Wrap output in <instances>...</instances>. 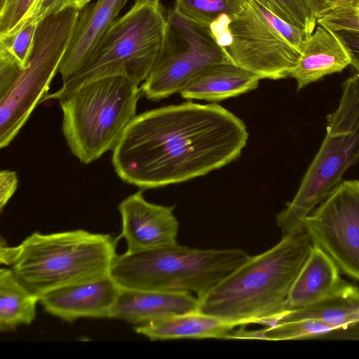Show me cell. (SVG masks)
I'll return each mask as SVG.
<instances>
[{
    "mask_svg": "<svg viewBox=\"0 0 359 359\" xmlns=\"http://www.w3.org/2000/svg\"><path fill=\"white\" fill-rule=\"evenodd\" d=\"M248 139L245 123L224 107L187 101L137 115L114 149L111 161L125 182L154 189L229 164Z\"/></svg>",
    "mask_w": 359,
    "mask_h": 359,
    "instance_id": "6da1fadb",
    "label": "cell"
},
{
    "mask_svg": "<svg viewBox=\"0 0 359 359\" xmlns=\"http://www.w3.org/2000/svg\"><path fill=\"white\" fill-rule=\"evenodd\" d=\"M313 245L303 229L283 235L277 244L250 256L198 299V310L241 326L276 324Z\"/></svg>",
    "mask_w": 359,
    "mask_h": 359,
    "instance_id": "7a4b0ae2",
    "label": "cell"
},
{
    "mask_svg": "<svg viewBox=\"0 0 359 359\" xmlns=\"http://www.w3.org/2000/svg\"><path fill=\"white\" fill-rule=\"evenodd\" d=\"M0 262L11 266L19 281L40 297L64 286L110 274L116 241L109 234L76 229L36 231L10 247L3 241Z\"/></svg>",
    "mask_w": 359,
    "mask_h": 359,
    "instance_id": "3957f363",
    "label": "cell"
},
{
    "mask_svg": "<svg viewBox=\"0 0 359 359\" xmlns=\"http://www.w3.org/2000/svg\"><path fill=\"white\" fill-rule=\"evenodd\" d=\"M166 14L161 0H134L97 42L81 69L42 102L59 99L80 86L107 76L140 85L149 75L161 48Z\"/></svg>",
    "mask_w": 359,
    "mask_h": 359,
    "instance_id": "277c9868",
    "label": "cell"
},
{
    "mask_svg": "<svg viewBox=\"0 0 359 359\" xmlns=\"http://www.w3.org/2000/svg\"><path fill=\"white\" fill-rule=\"evenodd\" d=\"M249 257L241 249H198L177 243L116 254L110 275L123 288L194 292L200 299Z\"/></svg>",
    "mask_w": 359,
    "mask_h": 359,
    "instance_id": "5b68a950",
    "label": "cell"
},
{
    "mask_svg": "<svg viewBox=\"0 0 359 359\" xmlns=\"http://www.w3.org/2000/svg\"><path fill=\"white\" fill-rule=\"evenodd\" d=\"M141 88L121 76L86 83L58 100L62 132L71 152L83 163L114 150L135 118Z\"/></svg>",
    "mask_w": 359,
    "mask_h": 359,
    "instance_id": "8992f818",
    "label": "cell"
},
{
    "mask_svg": "<svg viewBox=\"0 0 359 359\" xmlns=\"http://www.w3.org/2000/svg\"><path fill=\"white\" fill-rule=\"evenodd\" d=\"M359 161V76L343 84L337 108L328 116L326 134L292 200L276 217L285 235L302 229L304 219L342 182Z\"/></svg>",
    "mask_w": 359,
    "mask_h": 359,
    "instance_id": "52a82bcc",
    "label": "cell"
},
{
    "mask_svg": "<svg viewBox=\"0 0 359 359\" xmlns=\"http://www.w3.org/2000/svg\"><path fill=\"white\" fill-rule=\"evenodd\" d=\"M80 10L69 8L43 19L31 53L16 80L0 97V147H7L48 94L69 45Z\"/></svg>",
    "mask_w": 359,
    "mask_h": 359,
    "instance_id": "ba28073f",
    "label": "cell"
},
{
    "mask_svg": "<svg viewBox=\"0 0 359 359\" xmlns=\"http://www.w3.org/2000/svg\"><path fill=\"white\" fill-rule=\"evenodd\" d=\"M229 28L230 41L224 49L231 61L261 79L290 77L310 36L257 0H247Z\"/></svg>",
    "mask_w": 359,
    "mask_h": 359,
    "instance_id": "9c48e42d",
    "label": "cell"
},
{
    "mask_svg": "<svg viewBox=\"0 0 359 359\" xmlns=\"http://www.w3.org/2000/svg\"><path fill=\"white\" fill-rule=\"evenodd\" d=\"M232 62L210 27L192 22L173 8L166 13L161 48L154 67L140 86L149 100H159L180 93L209 66Z\"/></svg>",
    "mask_w": 359,
    "mask_h": 359,
    "instance_id": "30bf717a",
    "label": "cell"
},
{
    "mask_svg": "<svg viewBox=\"0 0 359 359\" xmlns=\"http://www.w3.org/2000/svg\"><path fill=\"white\" fill-rule=\"evenodd\" d=\"M302 229L339 271L359 281V181H342L308 215Z\"/></svg>",
    "mask_w": 359,
    "mask_h": 359,
    "instance_id": "8fae6325",
    "label": "cell"
},
{
    "mask_svg": "<svg viewBox=\"0 0 359 359\" xmlns=\"http://www.w3.org/2000/svg\"><path fill=\"white\" fill-rule=\"evenodd\" d=\"M121 233L127 252H133L177 244L179 222L174 207L151 203L139 191L118 205Z\"/></svg>",
    "mask_w": 359,
    "mask_h": 359,
    "instance_id": "7c38bea8",
    "label": "cell"
},
{
    "mask_svg": "<svg viewBox=\"0 0 359 359\" xmlns=\"http://www.w3.org/2000/svg\"><path fill=\"white\" fill-rule=\"evenodd\" d=\"M120 289L109 274L49 291L39 303L49 314L69 323L81 318H109Z\"/></svg>",
    "mask_w": 359,
    "mask_h": 359,
    "instance_id": "4fadbf2b",
    "label": "cell"
},
{
    "mask_svg": "<svg viewBox=\"0 0 359 359\" xmlns=\"http://www.w3.org/2000/svg\"><path fill=\"white\" fill-rule=\"evenodd\" d=\"M128 1L96 0L80 10L69 45L58 69L63 82L81 69Z\"/></svg>",
    "mask_w": 359,
    "mask_h": 359,
    "instance_id": "5bb4252c",
    "label": "cell"
},
{
    "mask_svg": "<svg viewBox=\"0 0 359 359\" xmlns=\"http://www.w3.org/2000/svg\"><path fill=\"white\" fill-rule=\"evenodd\" d=\"M198 308V299L191 292L121 287L109 318L137 326L163 316L194 311Z\"/></svg>",
    "mask_w": 359,
    "mask_h": 359,
    "instance_id": "9a60e30c",
    "label": "cell"
},
{
    "mask_svg": "<svg viewBox=\"0 0 359 359\" xmlns=\"http://www.w3.org/2000/svg\"><path fill=\"white\" fill-rule=\"evenodd\" d=\"M351 63L350 53L335 32L318 25L306 41L290 77L301 90L327 75L343 71Z\"/></svg>",
    "mask_w": 359,
    "mask_h": 359,
    "instance_id": "2e32d148",
    "label": "cell"
},
{
    "mask_svg": "<svg viewBox=\"0 0 359 359\" xmlns=\"http://www.w3.org/2000/svg\"><path fill=\"white\" fill-rule=\"evenodd\" d=\"M238 323L199 310L163 316L135 326V331L151 341L179 339H226Z\"/></svg>",
    "mask_w": 359,
    "mask_h": 359,
    "instance_id": "e0dca14e",
    "label": "cell"
},
{
    "mask_svg": "<svg viewBox=\"0 0 359 359\" xmlns=\"http://www.w3.org/2000/svg\"><path fill=\"white\" fill-rule=\"evenodd\" d=\"M346 283L334 262L313 244L292 285L285 312L313 305L332 294Z\"/></svg>",
    "mask_w": 359,
    "mask_h": 359,
    "instance_id": "ac0fdd59",
    "label": "cell"
},
{
    "mask_svg": "<svg viewBox=\"0 0 359 359\" xmlns=\"http://www.w3.org/2000/svg\"><path fill=\"white\" fill-rule=\"evenodd\" d=\"M260 79L233 62L219 63L197 74L180 93L187 100L218 102L255 89Z\"/></svg>",
    "mask_w": 359,
    "mask_h": 359,
    "instance_id": "d6986e66",
    "label": "cell"
},
{
    "mask_svg": "<svg viewBox=\"0 0 359 359\" xmlns=\"http://www.w3.org/2000/svg\"><path fill=\"white\" fill-rule=\"evenodd\" d=\"M300 319L320 321L334 325L339 330L359 323V288L346 283L337 292L313 305L285 312L278 323Z\"/></svg>",
    "mask_w": 359,
    "mask_h": 359,
    "instance_id": "ffe728a7",
    "label": "cell"
},
{
    "mask_svg": "<svg viewBox=\"0 0 359 359\" xmlns=\"http://www.w3.org/2000/svg\"><path fill=\"white\" fill-rule=\"evenodd\" d=\"M39 297L23 285L11 269H0V331L29 325L36 317Z\"/></svg>",
    "mask_w": 359,
    "mask_h": 359,
    "instance_id": "44dd1931",
    "label": "cell"
},
{
    "mask_svg": "<svg viewBox=\"0 0 359 359\" xmlns=\"http://www.w3.org/2000/svg\"><path fill=\"white\" fill-rule=\"evenodd\" d=\"M247 0H175L173 9L185 18L210 27L223 15L233 18Z\"/></svg>",
    "mask_w": 359,
    "mask_h": 359,
    "instance_id": "7402d4cb",
    "label": "cell"
},
{
    "mask_svg": "<svg viewBox=\"0 0 359 359\" xmlns=\"http://www.w3.org/2000/svg\"><path fill=\"white\" fill-rule=\"evenodd\" d=\"M339 330L320 321L300 319L278 323L264 329V340L283 341L308 339Z\"/></svg>",
    "mask_w": 359,
    "mask_h": 359,
    "instance_id": "603a6c76",
    "label": "cell"
},
{
    "mask_svg": "<svg viewBox=\"0 0 359 359\" xmlns=\"http://www.w3.org/2000/svg\"><path fill=\"white\" fill-rule=\"evenodd\" d=\"M273 14L311 35L317 20L310 10L309 0H257Z\"/></svg>",
    "mask_w": 359,
    "mask_h": 359,
    "instance_id": "cb8c5ba5",
    "label": "cell"
},
{
    "mask_svg": "<svg viewBox=\"0 0 359 359\" xmlns=\"http://www.w3.org/2000/svg\"><path fill=\"white\" fill-rule=\"evenodd\" d=\"M39 23L28 22L13 34L0 36V49L9 53L22 67L31 53Z\"/></svg>",
    "mask_w": 359,
    "mask_h": 359,
    "instance_id": "d4e9b609",
    "label": "cell"
},
{
    "mask_svg": "<svg viewBox=\"0 0 359 359\" xmlns=\"http://www.w3.org/2000/svg\"><path fill=\"white\" fill-rule=\"evenodd\" d=\"M37 0H0V36L15 33L29 15Z\"/></svg>",
    "mask_w": 359,
    "mask_h": 359,
    "instance_id": "484cf974",
    "label": "cell"
},
{
    "mask_svg": "<svg viewBox=\"0 0 359 359\" xmlns=\"http://www.w3.org/2000/svg\"><path fill=\"white\" fill-rule=\"evenodd\" d=\"M317 23L333 31L359 32V6L344 3L317 20Z\"/></svg>",
    "mask_w": 359,
    "mask_h": 359,
    "instance_id": "4316f807",
    "label": "cell"
},
{
    "mask_svg": "<svg viewBox=\"0 0 359 359\" xmlns=\"http://www.w3.org/2000/svg\"><path fill=\"white\" fill-rule=\"evenodd\" d=\"M90 1L91 0H37L22 25L32 21L40 22L45 18L66 9L74 8L81 10L86 5L90 4Z\"/></svg>",
    "mask_w": 359,
    "mask_h": 359,
    "instance_id": "83f0119b",
    "label": "cell"
},
{
    "mask_svg": "<svg viewBox=\"0 0 359 359\" xmlns=\"http://www.w3.org/2000/svg\"><path fill=\"white\" fill-rule=\"evenodd\" d=\"M23 68L9 53L0 49V97L8 91Z\"/></svg>",
    "mask_w": 359,
    "mask_h": 359,
    "instance_id": "f1b7e54d",
    "label": "cell"
},
{
    "mask_svg": "<svg viewBox=\"0 0 359 359\" xmlns=\"http://www.w3.org/2000/svg\"><path fill=\"white\" fill-rule=\"evenodd\" d=\"M333 31V30H332ZM348 50L351 57V66L359 76V32L351 30L334 31Z\"/></svg>",
    "mask_w": 359,
    "mask_h": 359,
    "instance_id": "f546056e",
    "label": "cell"
},
{
    "mask_svg": "<svg viewBox=\"0 0 359 359\" xmlns=\"http://www.w3.org/2000/svg\"><path fill=\"white\" fill-rule=\"evenodd\" d=\"M18 187V177L15 172L1 170L0 172V208L2 211Z\"/></svg>",
    "mask_w": 359,
    "mask_h": 359,
    "instance_id": "4dcf8cb0",
    "label": "cell"
},
{
    "mask_svg": "<svg viewBox=\"0 0 359 359\" xmlns=\"http://www.w3.org/2000/svg\"><path fill=\"white\" fill-rule=\"evenodd\" d=\"M344 3L358 4L359 0H309L310 10L316 20Z\"/></svg>",
    "mask_w": 359,
    "mask_h": 359,
    "instance_id": "1f68e13d",
    "label": "cell"
},
{
    "mask_svg": "<svg viewBox=\"0 0 359 359\" xmlns=\"http://www.w3.org/2000/svg\"><path fill=\"white\" fill-rule=\"evenodd\" d=\"M356 4L359 6V3H358V4Z\"/></svg>",
    "mask_w": 359,
    "mask_h": 359,
    "instance_id": "d6a6232c",
    "label": "cell"
}]
</instances>
